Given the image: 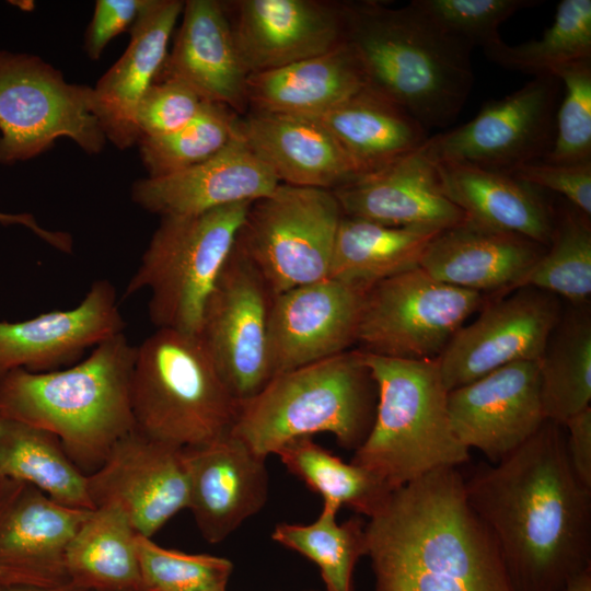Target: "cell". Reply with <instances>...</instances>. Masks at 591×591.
Segmentation results:
<instances>
[{"mask_svg": "<svg viewBox=\"0 0 591 591\" xmlns=\"http://www.w3.org/2000/svg\"><path fill=\"white\" fill-rule=\"evenodd\" d=\"M513 591H560L591 569V489L570 465L563 425L545 420L498 463L464 479Z\"/></svg>", "mask_w": 591, "mask_h": 591, "instance_id": "6da1fadb", "label": "cell"}, {"mask_svg": "<svg viewBox=\"0 0 591 591\" xmlns=\"http://www.w3.org/2000/svg\"><path fill=\"white\" fill-rule=\"evenodd\" d=\"M457 467L392 491L366 523L375 591H513Z\"/></svg>", "mask_w": 591, "mask_h": 591, "instance_id": "7a4b0ae2", "label": "cell"}, {"mask_svg": "<svg viewBox=\"0 0 591 591\" xmlns=\"http://www.w3.org/2000/svg\"><path fill=\"white\" fill-rule=\"evenodd\" d=\"M137 347L124 333L79 363L35 373L15 369L0 379V417L55 434L85 475L135 428L131 378Z\"/></svg>", "mask_w": 591, "mask_h": 591, "instance_id": "3957f363", "label": "cell"}, {"mask_svg": "<svg viewBox=\"0 0 591 591\" xmlns=\"http://www.w3.org/2000/svg\"><path fill=\"white\" fill-rule=\"evenodd\" d=\"M345 40L368 88L403 107L425 128H445L474 84L472 48L441 32L412 2H345Z\"/></svg>", "mask_w": 591, "mask_h": 591, "instance_id": "277c9868", "label": "cell"}, {"mask_svg": "<svg viewBox=\"0 0 591 591\" xmlns=\"http://www.w3.org/2000/svg\"><path fill=\"white\" fill-rule=\"evenodd\" d=\"M376 404V383L362 351L347 350L273 376L240 402L230 432L264 459L318 432L356 451L372 428Z\"/></svg>", "mask_w": 591, "mask_h": 591, "instance_id": "5b68a950", "label": "cell"}, {"mask_svg": "<svg viewBox=\"0 0 591 591\" xmlns=\"http://www.w3.org/2000/svg\"><path fill=\"white\" fill-rule=\"evenodd\" d=\"M362 351V350H361ZM378 389L372 428L351 463L392 490L431 471L459 467L470 450L456 438L437 359L409 360L362 351Z\"/></svg>", "mask_w": 591, "mask_h": 591, "instance_id": "8992f818", "label": "cell"}, {"mask_svg": "<svg viewBox=\"0 0 591 591\" xmlns=\"http://www.w3.org/2000/svg\"><path fill=\"white\" fill-rule=\"evenodd\" d=\"M239 406L198 335L158 328L137 346L131 410L143 434L199 447L230 433Z\"/></svg>", "mask_w": 591, "mask_h": 591, "instance_id": "52a82bcc", "label": "cell"}, {"mask_svg": "<svg viewBox=\"0 0 591 591\" xmlns=\"http://www.w3.org/2000/svg\"><path fill=\"white\" fill-rule=\"evenodd\" d=\"M252 202L163 217L124 297L148 290L157 328L198 335L207 299L235 245Z\"/></svg>", "mask_w": 591, "mask_h": 591, "instance_id": "ba28073f", "label": "cell"}, {"mask_svg": "<svg viewBox=\"0 0 591 591\" xmlns=\"http://www.w3.org/2000/svg\"><path fill=\"white\" fill-rule=\"evenodd\" d=\"M343 216L333 190L279 184L250 205L235 244L275 297L328 278Z\"/></svg>", "mask_w": 591, "mask_h": 591, "instance_id": "9c48e42d", "label": "cell"}, {"mask_svg": "<svg viewBox=\"0 0 591 591\" xmlns=\"http://www.w3.org/2000/svg\"><path fill=\"white\" fill-rule=\"evenodd\" d=\"M91 102V86L67 82L39 57L0 50V164L32 159L58 138L100 153L106 138Z\"/></svg>", "mask_w": 591, "mask_h": 591, "instance_id": "30bf717a", "label": "cell"}, {"mask_svg": "<svg viewBox=\"0 0 591 591\" xmlns=\"http://www.w3.org/2000/svg\"><path fill=\"white\" fill-rule=\"evenodd\" d=\"M484 302L483 293L441 282L417 267L367 291L356 343L373 355L437 359Z\"/></svg>", "mask_w": 591, "mask_h": 591, "instance_id": "8fae6325", "label": "cell"}, {"mask_svg": "<svg viewBox=\"0 0 591 591\" xmlns=\"http://www.w3.org/2000/svg\"><path fill=\"white\" fill-rule=\"evenodd\" d=\"M559 89L555 76H535L511 94L486 103L470 121L429 137L422 149L434 162H465L507 173L543 159L555 138Z\"/></svg>", "mask_w": 591, "mask_h": 591, "instance_id": "7c38bea8", "label": "cell"}, {"mask_svg": "<svg viewBox=\"0 0 591 591\" xmlns=\"http://www.w3.org/2000/svg\"><path fill=\"white\" fill-rule=\"evenodd\" d=\"M271 299L265 281L235 244L207 299L198 337L239 402L254 396L270 380Z\"/></svg>", "mask_w": 591, "mask_h": 591, "instance_id": "4fadbf2b", "label": "cell"}, {"mask_svg": "<svg viewBox=\"0 0 591 591\" xmlns=\"http://www.w3.org/2000/svg\"><path fill=\"white\" fill-rule=\"evenodd\" d=\"M561 314L558 297L530 287L487 303L438 358L447 390L513 362L538 361Z\"/></svg>", "mask_w": 591, "mask_h": 591, "instance_id": "5bb4252c", "label": "cell"}, {"mask_svg": "<svg viewBox=\"0 0 591 591\" xmlns=\"http://www.w3.org/2000/svg\"><path fill=\"white\" fill-rule=\"evenodd\" d=\"M88 487L95 508L119 506L136 531L147 537L189 503L183 448L152 439L136 428L88 475Z\"/></svg>", "mask_w": 591, "mask_h": 591, "instance_id": "9a60e30c", "label": "cell"}, {"mask_svg": "<svg viewBox=\"0 0 591 591\" xmlns=\"http://www.w3.org/2000/svg\"><path fill=\"white\" fill-rule=\"evenodd\" d=\"M90 511L63 506L24 482L0 478V584L70 583L68 548Z\"/></svg>", "mask_w": 591, "mask_h": 591, "instance_id": "2e32d148", "label": "cell"}, {"mask_svg": "<svg viewBox=\"0 0 591 591\" xmlns=\"http://www.w3.org/2000/svg\"><path fill=\"white\" fill-rule=\"evenodd\" d=\"M366 293L325 278L273 297L268 316L270 379L347 351L357 340Z\"/></svg>", "mask_w": 591, "mask_h": 591, "instance_id": "e0dca14e", "label": "cell"}, {"mask_svg": "<svg viewBox=\"0 0 591 591\" xmlns=\"http://www.w3.org/2000/svg\"><path fill=\"white\" fill-rule=\"evenodd\" d=\"M223 3L250 74L323 55L345 42V2L236 0Z\"/></svg>", "mask_w": 591, "mask_h": 591, "instance_id": "ac0fdd59", "label": "cell"}, {"mask_svg": "<svg viewBox=\"0 0 591 591\" xmlns=\"http://www.w3.org/2000/svg\"><path fill=\"white\" fill-rule=\"evenodd\" d=\"M448 409L459 441L498 463L546 420L538 361L513 362L449 391Z\"/></svg>", "mask_w": 591, "mask_h": 591, "instance_id": "d6986e66", "label": "cell"}, {"mask_svg": "<svg viewBox=\"0 0 591 591\" xmlns=\"http://www.w3.org/2000/svg\"><path fill=\"white\" fill-rule=\"evenodd\" d=\"M114 286L92 283L73 309L22 322H0V379L15 369L42 373L72 364L89 348L124 333Z\"/></svg>", "mask_w": 591, "mask_h": 591, "instance_id": "ffe728a7", "label": "cell"}, {"mask_svg": "<svg viewBox=\"0 0 591 591\" xmlns=\"http://www.w3.org/2000/svg\"><path fill=\"white\" fill-rule=\"evenodd\" d=\"M189 503L196 525L218 544L265 506L269 491L266 459L231 432L209 443L183 448Z\"/></svg>", "mask_w": 591, "mask_h": 591, "instance_id": "44dd1931", "label": "cell"}, {"mask_svg": "<svg viewBox=\"0 0 591 591\" xmlns=\"http://www.w3.org/2000/svg\"><path fill=\"white\" fill-rule=\"evenodd\" d=\"M279 184L241 136L197 165L135 182L131 198L161 218L192 216L233 204L253 202Z\"/></svg>", "mask_w": 591, "mask_h": 591, "instance_id": "7402d4cb", "label": "cell"}, {"mask_svg": "<svg viewBox=\"0 0 591 591\" xmlns=\"http://www.w3.org/2000/svg\"><path fill=\"white\" fill-rule=\"evenodd\" d=\"M183 8L181 0H148L130 27L126 50L92 88V113L119 149L140 139L138 105L162 68Z\"/></svg>", "mask_w": 591, "mask_h": 591, "instance_id": "603a6c76", "label": "cell"}, {"mask_svg": "<svg viewBox=\"0 0 591 591\" xmlns=\"http://www.w3.org/2000/svg\"><path fill=\"white\" fill-rule=\"evenodd\" d=\"M345 216L391 227L445 230L466 221L443 193L422 146L393 164L333 190Z\"/></svg>", "mask_w": 591, "mask_h": 591, "instance_id": "cb8c5ba5", "label": "cell"}, {"mask_svg": "<svg viewBox=\"0 0 591 591\" xmlns=\"http://www.w3.org/2000/svg\"><path fill=\"white\" fill-rule=\"evenodd\" d=\"M182 24L157 79L174 78L204 101L248 112L247 72L224 8L218 0L184 1Z\"/></svg>", "mask_w": 591, "mask_h": 591, "instance_id": "d4e9b609", "label": "cell"}, {"mask_svg": "<svg viewBox=\"0 0 591 591\" xmlns=\"http://www.w3.org/2000/svg\"><path fill=\"white\" fill-rule=\"evenodd\" d=\"M242 136L280 184L334 190L358 178L316 117L247 112L242 116Z\"/></svg>", "mask_w": 591, "mask_h": 591, "instance_id": "484cf974", "label": "cell"}, {"mask_svg": "<svg viewBox=\"0 0 591 591\" xmlns=\"http://www.w3.org/2000/svg\"><path fill=\"white\" fill-rule=\"evenodd\" d=\"M545 248L525 236L466 220L440 231L425 250L419 267L441 282L505 296Z\"/></svg>", "mask_w": 591, "mask_h": 591, "instance_id": "4316f807", "label": "cell"}, {"mask_svg": "<svg viewBox=\"0 0 591 591\" xmlns=\"http://www.w3.org/2000/svg\"><path fill=\"white\" fill-rule=\"evenodd\" d=\"M444 195L475 224L551 242L555 210L540 189L511 173L465 162H436Z\"/></svg>", "mask_w": 591, "mask_h": 591, "instance_id": "83f0119b", "label": "cell"}, {"mask_svg": "<svg viewBox=\"0 0 591 591\" xmlns=\"http://www.w3.org/2000/svg\"><path fill=\"white\" fill-rule=\"evenodd\" d=\"M367 86L361 63L345 40L323 55L250 74L248 112L317 117Z\"/></svg>", "mask_w": 591, "mask_h": 591, "instance_id": "f1b7e54d", "label": "cell"}, {"mask_svg": "<svg viewBox=\"0 0 591 591\" xmlns=\"http://www.w3.org/2000/svg\"><path fill=\"white\" fill-rule=\"evenodd\" d=\"M316 118L336 139L358 177L393 164L429 138L407 111L368 86Z\"/></svg>", "mask_w": 591, "mask_h": 591, "instance_id": "f546056e", "label": "cell"}, {"mask_svg": "<svg viewBox=\"0 0 591 591\" xmlns=\"http://www.w3.org/2000/svg\"><path fill=\"white\" fill-rule=\"evenodd\" d=\"M440 230L391 227L343 216L333 250L328 278L368 291L374 285L419 267Z\"/></svg>", "mask_w": 591, "mask_h": 591, "instance_id": "4dcf8cb0", "label": "cell"}, {"mask_svg": "<svg viewBox=\"0 0 591 591\" xmlns=\"http://www.w3.org/2000/svg\"><path fill=\"white\" fill-rule=\"evenodd\" d=\"M138 535L119 506L92 509L68 548L70 583L88 591H141Z\"/></svg>", "mask_w": 591, "mask_h": 591, "instance_id": "1f68e13d", "label": "cell"}, {"mask_svg": "<svg viewBox=\"0 0 591 591\" xmlns=\"http://www.w3.org/2000/svg\"><path fill=\"white\" fill-rule=\"evenodd\" d=\"M0 478H11L39 489L71 508L94 509L85 475L53 433L0 417Z\"/></svg>", "mask_w": 591, "mask_h": 591, "instance_id": "d6a6232c", "label": "cell"}, {"mask_svg": "<svg viewBox=\"0 0 591 591\" xmlns=\"http://www.w3.org/2000/svg\"><path fill=\"white\" fill-rule=\"evenodd\" d=\"M546 420L564 425L591 402V315L587 305L561 314L538 360Z\"/></svg>", "mask_w": 591, "mask_h": 591, "instance_id": "836d02e7", "label": "cell"}, {"mask_svg": "<svg viewBox=\"0 0 591 591\" xmlns=\"http://www.w3.org/2000/svg\"><path fill=\"white\" fill-rule=\"evenodd\" d=\"M276 455L289 473L323 498V505L347 507L371 518L387 501L392 489L368 470L346 463L312 437L294 439Z\"/></svg>", "mask_w": 591, "mask_h": 591, "instance_id": "e575fe53", "label": "cell"}, {"mask_svg": "<svg viewBox=\"0 0 591 591\" xmlns=\"http://www.w3.org/2000/svg\"><path fill=\"white\" fill-rule=\"evenodd\" d=\"M338 509L323 505L309 524L279 523L271 538L313 561L326 591H355L354 570L367 554L366 522L361 515L337 523Z\"/></svg>", "mask_w": 591, "mask_h": 591, "instance_id": "d590c367", "label": "cell"}, {"mask_svg": "<svg viewBox=\"0 0 591 591\" xmlns=\"http://www.w3.org/2000/svg\"><path fill=\"white\" fill-rule=\"evenodd\" d=\"M525 287L563 297L572 306L587 305L591 296L590 217L570 204L555 211L549 244L511 291Z\"/></svg>", "mask_w": 591, "mask_h": 591, "instance_id": "8d00e7d4", "label": "cell"}, {"mask_svg": "<svg viewBox=\"0 0 591 591\" xmlns=\"http://www.w3.org/2000/svg\"><path fill=\"white\" fill-rule=\"evenodd\" d=\"M241 136L242 116L223 104L206 101L182 128L164 136L142 138L138 143L148 177H160L215 157Z\"/></svg>", "mask_w": 591, "mask_h": 591, "instance_id": "74e56055", "label": "cell"}, {"mask_svg": "<svg viewBox=\"0 0 591 591\" xmlns=\"http://www.w3.org/2000/svg\"><path fill=\"white\" fill-rule=\"evenodd\" d=\"M483 50L489 60L503 68L535 76L591 58V0L559 2L553 24L540 38L518 45L501 39Z\"/></svg>", "mask_w": 591, "mask_h": 591, "instance_id": "f35d334b", "label": "cell"}, {"mask_svg": "<svg viewBox=\"0 0 591 591\" xmlns=\"http://www.w3.org/2000/svg\"><path fill=\"white\" fill-rule=\"evenodd\" d=\"M141 591H227L233 564L209 554L165 548L138 535Z\"/></svg>", "mask_w": 591, "mask_h": 591, "instance_id": "ab89813d", "label": "cell"}, {"mask_svg": "<svg viewBox=\"0 0 591 591\" xmlns=\"http://www.w3.org/2000/svg\"><path fill=\"white\" fill-rule=\"evenodd\" d=\"M551 74L563 83L565 93L556 112L555 138L543 158L556 163L591 161V58L555 68Z\"/></svg>", "mask_w": 591, "mask_h": 591, "instance_id": "60d3db41", "label": "cell"}, {"mask_svg": "<svg viewBox=\"0 0 591 591\" xmlns=\"http://www.w3.org/2000/svg\"><path fill=\"white\" fill-rule=\"evenodd\" d=\"M412 3L445 35L483 49L502 38L499 26L541 0H414Z\"/></svg>", "mask_w": 591, "mask_h": 591, "instance_id": "b9f144b4", "label": "cell"}, {"mask_svg": "<svg viewBox=\"0 0 591 591\" xmlns=\"http://www.w3.org/2000/svg\"><path fill=\"white\" fill-rule=\"evenodd\" d=\"M205 102L181 80L157 79L138 105L136 121L140 139L164 136L182 128L198 114Z\"/></svg>", "mask_w": 591, "mask_h": 591, "instance_id": "7bdbcfd3", "label": "cell"}, {"mask_svg": "<svg viewBox=\"0 0 591 591\" xmlns=\"http://www.w3.org/2000/svg\"><path fill=\"white\" fill-rule=\"evenodd\" d=\"M510 173L538 189L563 195L571 206L591 217V161L556 163L540 159L521 164Z\"/></svg>", "mask_w": 591, "mask_h": 591, "instance_id": "ee69618b", "label": "cell"}, {"mask_svg": "<svg viewBox=\"0 0 591 591\" xmlns=\"http://www.w3.org/2000/svg\"><path fill=\"white\" fill-rule=\"evenodd\" d=\"M148 0H97L85 34L84 48L95 60L106 45L126 28L131 27Z\"/></svg>", "mask_w": 591, "mask_h": 591, "instance_id": "f6af8a7d", "label": "cell"}, {"mask_svg": "<svg viewBox=\"0 0 591 591\" xmlns=\"http://www.w3.org/2000/svg\"><path fill=\"white\" fill-rule=\"evenodd\" d=\"M563 426L572 471L591 489V406L568 418Z\"/></svg>", "mask_w": 591, "mask_h": 591, "instance_id": "bcb514c9", "label": "cell"}, {"mask_svg": "<svg viewBox=\"0 0 591 591\" xmlns=\"http://www.w3.org/2000/svg\"><path fill=\"white\" fill-rule=\"evenodd\" d=\"M0 222L3 224L24 225L53 247L65 253H71L72 251L73 242L70 234L62 231L47 230L40 227L30 213L11 215L0 212Z\"/></svg>", "mask_w": 591, "mask_h": 591, "instance_id": "7dc6e473", "label": "cell"}, {"mask_svg": "<svg viewBox=\"0 0 591 591\" xmlns=\"http://www.w3.org/2000/svg\"><path fill=\"white\" fill-rule=\"evenodd\" d=\"M0 591H88L83 588H80L76 584L68 583L62 587L57 588H37V587H25V586H1Z\"/></svg>", "mask_w": 591, "mask_h": 591, "instance_id": "c3c4849f", "label": "cell"}, {"mask_svg": "<svg viewBox=\"0 0 591 591\" xmlns=\"http://www.w3.org/2000/svg\"><path fill=\"white\" fill-rule=\"evenodd\" d=\"M560 591H591V569L580 573L566 584Z\"/></svg>", "mask_w": 591, "mask_h": 591, "instance_id": "681fc988", "label": "cell"}, {"mask_svg": "<svg viewBox=\"0 0 591 591\" xmlns=\"http://www.w3.org/2000/svg\"><path fill=\"white\" fill-rule=\"evenodd\" d=\"M310 591H312V590H310Z\"/></svg>", "mask_w": 591, "mask_h": 591, "instance_id": "f907efd6", "label": "cell"}]
</instances>
